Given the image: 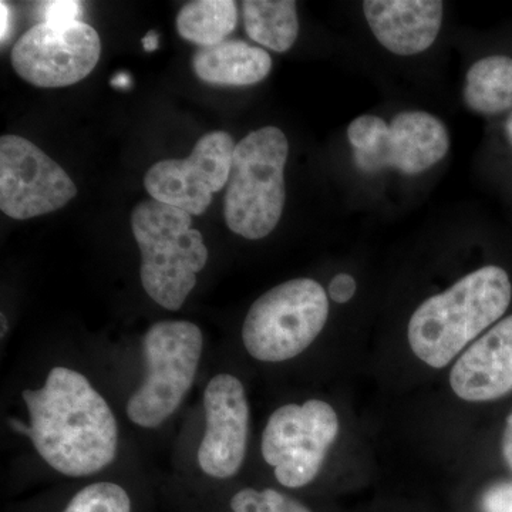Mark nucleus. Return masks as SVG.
Masks as SVG:
<instances>
[{
  "mask_svg": "<svg viewBox=\"0 0 512 512\" xmlns=\"http://www.w3.org/2000/svg\"><path fill=\"white\" fill-rule=\"evenodd\" d=\"M37 454L66 477H89L109 467L119 448V426L86 376L53 367L43 387L22 393Z\"/></svg>",
  "mask_w": 512,
  "mask_h": 512,
  "instance_id": "obj_1",
  "label": "nucleus"
},
{
  "mask_svg": "<svg viewBox=\"0 0 512 512\" xmlns=\"http://www.w3.org/2000/svg\"><path fill=\"white\" fill-rule=\"evenodd\" d=\"M512 298L510 276L500 266H484L414 311L407 339L414 355L433 369L450 365L495 323Z\"/></svg>",
  "mask_w": 512,
  "mask_h": 512,
  "instance_id": "obj_2",
  "label": "nucleus"
},
{
  "mask_svg": "<svg viewBox=\"0 0 512 512\" xmlns=\"http://www.w3.org/2000/svg\"><path fill=\"white\" fill-rule=\"evenodd\" d=\"M191 224L190 214L156 200L140 202L131 212L141 252V285L167 311L183 308L207 265V245Z\"/></svg>",
  "mask_w": 512,
  "mask_h": 512,
  "instance_id": "obj_3",
  "label": "nucleus"
},
{
  "mask_svg": "<svg viewBox=\"0 0 512 512\" xmlns=\"http://www.w3.org/2000/svg\"><path fill=\"white\" fill-rule=\"evenodd\" d=\"M288 154V138L276 127L259 128L239 141L224 198L225 222L234 234L258 241L281 221Z\"/></svg>",
  "mask_w": 512,
  "mask_h": 512,
  "instance_id": "obj_4",
  "label": "nucleus"
},
{
  "mask_svg": "<svg viewBox=\"0 0 512 512\" xmlns=\"http://www.w3.org/2000/svg\"><path fill=\"white\" fill-rule=\"evenodd\" d=\"M202 345L204 338L195 323H154L143 338L146 377L128 400V419L143 429H156L173 416L194 384Z\"/></svg>",
  "mask_w": 512,
  "mask_h": 512,
  "instance_id": "obj_5",
  "label": "nucleus"
},
{
  "mask_svg": "<svg viewBox=\"0 0 512 512\" xmlns=\"http://www.w3.org/2000/svg\"><path fill=\"white\" fill-rule=\"evenodd\" d=\"M328 316L323 286L309 278L292 279L256 299L242 326V342L259 362H285L315 342Z\"/></svg>",
  "mask_w": 512,
  "mask_h": 512,
  "instance_id": "obj_6",
  "label": "nucleus"
},
{
  "mask_svg": "<svg viewBox=\"0 0 512 512\" xmlns=\"http://www.w3.org/2000/svg\"><path fill=\"white\" fill-rule=\"evenodd\" d=\"M340 430L338 414L329 403L308 400L286 404L269 417L261 450L286 488L306 487L318 477L329 448Z\"/></svg>",
  "mask_w": 512,
  "mask_h": 512,
  "instance_id": "obj_7",
  "label": "nucleus"
},
{
  "mask_svg": "<svg viewBox=\"0 0 512 512\" xmlns=\"http://www.w3.org/2000/svg\"><path fill=\"white\" fill-rule=\"evenodd\" d=\"M99 33L80 20L40 22L13 46V69L25 82L56 89L82 82L99 63Z\"/></svg>",
  "mask_w": 512,
  "mask_h": 512,
  "instance_id": "obj_8",
  "label": "nucleus"
},
{
  "mask_svg": "<svg viewBox=\"0 0 512 512\" xmlns=\"http://www.w3.org/2000/svg\"><path fill=\"white\" fill-rule=\"evenodd\" d=\"M77 195L69 174L26 138H0V210L30 220L63 208Z\"/></svg>",
  "mask_w": 512,
  "mask_h": 512,
  "instance_id": "obj_9",
  "label": "nucleus"
},
{
  "mask_svg": "<svg viewBox=\"0 0 512 512\" xmlns=\"http://www.w3.org/2000/svg\"><path fill=\"white\" fill-rule=\"evenodd\" d=\"M237 144L225 131L205 134L184 160H163L147 171L144 187L153 200L202 215L212 195L228 185Z\"/></svg>",
  "mask_w": 512,
  "mask_h": 512,
  "instance_id": "obj_10",
  "label": "nucleus"
},
{
  "mask_svg": "<svg viewBox=\"0 0 512 512\" xmlns=\"http://www.w3.org/2000/svg\"><path fill=\"white\" fill-rule=\"evenodd\" d=\"M205 434L198 448V464L215 480L235 477L247 456L249 404L238 377L220 373L204 392Z\"/></svg>",
  "mask_w": 512,
  "mask_h": 512,
  "instance_id": "obj_11",
  "label": "nucleus"
},
{
  "mask_svg": "<svg viewBox=\"0 0 512 512\" xmlns=\"http://www.w3.org/2000/svg\"><path fill=\"white\" fill-rule=\"evenodd\" d=\"M450 148L443 121L426 111H403L389 124L379 146L369 153H355V164L367 174L396 168L404 174H420L440 163Z\"/></svg>",
  "mask_w": 512,
  "mask_h": 512,
  "instance_id": "obj_12",
  "label": "nucleus"
},
{
  "mask_svg": "<svg viewBox=\"0 0 512 512\" xmlns=\"http://www.w3.org/2000/svg\"><path fill=\"white\" fill-rule=\"evenodd\" d=\"M450 386L466 402H493L512 392V315L495 323L456 360Z\"/></svg>",
  "mask_w": 512,
  "mask_h": 512,
  "instance_id": "obj_13",
  "label": "nucleus"
},
{
  "mask_svg": "<svg viewBox=\"0 0 512 512\" xmlns=\"http://www.w3.org/2000/svg\"><path fill=\"white\" fill-rule=\"evenodd\" d=\"M439 0H366L365 18L380 45L399 56L419 55L439 36L443 23Z\"/></svg>",
  "mask_w": 512,
  "mask_h": 512,
  "instance_id": "obj_14",
  "label": "nucleus"
},
{
  "mask_svg": "<svg viewBox=\"0 0 512 512\" xmlns=\"http://www.w3.org/2000/svg\"><path fill=\"white\" fill-rule=\"evenodd\" d=\"M192 67L202 82L217 86H252L268 77L272 59L259 47L241 40H224L218 45L200 47Z\"/></svg>",
  "mask_w": 512,
  "mask_h": 512,
  "instance_id": "obj_15",
  "label": "nucleus"
},
{
  "mask_svg": "<svg viewBox=\"0 0 512 512\" xmlns=\"http://www.w3.org/2000/svg\"><path fill=\"white\" fill-rule=\"evenodd\" d=\"M464 101L468 109L484 116L512 110V59L488 56L467 72Z\"/></svg>",
  "mask_w": 512,
  "mask_h": 512,
  "instance_id": "obj_16",
  "label": "nucleus"
},
{
  "mask_svg": "<svg viewBox=\"0 0 512 512\" xmlns=\"http://www.w3.org/2000/svg\"><path fill=\"white\" fill-rule=\"evenodd\" d=\"M244 22L254 42L276 53L288 52L298 39V8L293 0H247Z\"/></svg>",
  "mask_w": 512,
  "mask_h": 512,
  "instance_id": "obj_17",
  "label": "nucleus"
},
{
  "mask_svg": "<svg viewBox=\"0 0 512 512\" xmlns=\"http://www.w3.org/2000/svg\"><path fill=\"white\" fill-rule=\"evenodd\" d=\"M237 3L232 0H197L181 8L177 15L178 35L200 47L224 42L237 28Z\"/></svg>",
  "mask_w": 512,
  "mask_h": 512,
  "instance_id": "obj_18",
  "label": "nucleus"
},
{
  "mask_svg": "<svg viewBox=\"0 0 512 512\" xmlns=\"http://www.w3.org/2000/svg\"><path fill=\"white\" fill-rule=\"evenodd\" d=\"M60 512H133V500L123 485L100 481L77 491Z\"/></svg>",
  "mask_w": 512,
  "mask_h": 512,
  "instance_id": "obj_19",
  "label": "nucleus"
},
{
  "mask_svg": "<svg viewBox=\"0 0 512 512\" xmlns=\"http://www.w3.org/2000/svg\"><path fill=\"white\" fill-rule=\"evenodd\" d=\"M227 512H312V510L301 501L274 488L256 490L254 487H245L229 498Z\"/></svg>",
  "mask_w": 512,
  "mask_h": 512,
  "instance_id": "obj_20",
  "label": "nucleus"
},
{
  "mask_svg": "<svg viewBox=\"0 0 512 512\" xmlns=\"http://www.w3.org/2000/svg\"><path fill=\"white\" fill-rule=\"evenodd\" d=\"M389 130V124L377 116L357 117L350 123L348 138L355 148V153H369L379 146L384 134Z\"/></svg>",
  "mask_w": 512,
  "mask_h": 512,
  "instance_id": "obj_21",
  "label": "nucleus"
},
{
  "mask_svg": "<svg viewBox=\"0 0 512 512\" xmlns=\"http://www.w3.org/2000/svg\"><path fill=\"white\" fill-rule=\"evenodd\" d=\"M483 512H512V481H501L488 487L481 497Z\"/></svg>",
  "mask_w": 512,
  "mask_h": 512,
  "instance_id": "obj_22",
  "label": "nucleus"
},
{
  "mask_svg": "<svg viewBox=\"0 0 512 512\" xmlns=\"http://www.w3.org/2000/svg\"><path fill=\"white\" fill-rule=\"evenodd\" d=\"M82 3L73 0H56L40 3L42 22H70L79 20L82 15Z\"/></svg>",
  "mask_w": 512,
  "mask_h": 512,
  "instance_id": "obj_23",
  "label": "nucleus"
},
{
  "mask_svg": "<svg viewBox=\"0 0 512 512\" xmlns=\"http://www.w3.org/2000/svg\"><path fill=\"white\" fill-rule=\"evenodd\" d=\"M357 284L349 274H339L330 281L328 292L330 299L336 303H346L355 296Z\"/></svg>",
  "mask_w": 512,
  "mask_h": 512,
  "instance_id": "obj_24",
  "label": "nucleus"
},
{
  "mask_svg": "<svg viewBox=\"0 0 512 512\" xmlns=\"http://www.w3.org/2000/svg\"><path fill=\"white\" fill-rule=\"evenodd\" d=\"M503 456L505 463L512 470V412L505 421V429L503 433Z\"/></svg>",
  "mask_w": 512,
  "mask_h": 512,
  "instance_id": "obj_25",
  "label": "nucleus"
},
{
  "mask_svg": "<svg viewBox=\"0 0 512 512\" xmlns=\"http://www.w3.org/2000/svg\"><path fill=\"white\" fill-rule=\"evenodd\" d=\"M0 13H2V15H0V22H2V26H0V32H2V40H5L9 35L10 20H12V15H10V8L8 3H0Z\"/></svg>",
  "mask_w": 512,
  "mask_h": 512,
  "instance_id": "obj_26",
  "label": "nucleus"
},
{
  "mask_svg": "<svg viewBox=\"0 0 512 512\" xmlns=\"http://www.w3.org/2000/svg\"><path fill=\"white\" fill-rule=\"evenodd\" d=\"M158 43H160V39H158L156 30H150V32L143 37V47L146 49V52H154V50H157Z\"/></svg>",
  "mask_w": 512,
  "mask_h": 512,
  "instance_id": "obj_27",
  "label": "nucleus"
},
{
  "mask_svg": "<svg viewBox=\"0 0 512 512\" xmlns=\"http://www.w3.org/2000/svg\"><path fill=\"white\" fill-rule=\"evenodd\" d=\"M130 84V76L126 73H119L111 80V86L116 87V89H127V87H130Z\"/></svg>",
  "mask_w": 512,
  "mask_h": 512,
  "instance_id": "obj_28",
  "label": "nucleus"
},
{
  "mask_svg": "<svg viewBox=\"0 0 512 512\" xmlns=\"http://www.w3.org/2000/svg\"><path fill=\"white\" fill-rule=\"evenodd\" d=\"M10 426H12V429L15 431H18L20 434H25V436L30 437V426H26V424H23L20 420H10Z\"/></svg>",
  "mask_w": 512,
  "mask_h": 512,
  "instance_id": "obj_29",
  "label": "nucleus"
},
{
  "mask_svg": "<svg viewBox=\"0 0 512 512\" xmlns=\"http://www.w3.org/2000/svg\"><path fill=\"white\" fill-rule=\"evenodd\" d=\"M505 130H507V136L510 138L512 144V114L510 119H508L507 124H505Z\"/></svg>",
  "mask_w": 512,
  "mask_h": 512,
  "instance_id": "obj_30",
  "label": "nucleus"
},
{
  "mask_svg": "<svg viewBox=\"0 0 512 512\" xmlns=\"http://www.w3.org/2000/svg\"><path fill=\"white\" fill-rule=\"evenodd\" d=\"M0 319H2V338H5V332L8 330V320H6L5 313H2Z\"/></svg>",
  "mask_w": 512,
  "mask_h": 512,
  "instance_id": "obj_31",
  "label": "nucleus"
}]
</instances>
